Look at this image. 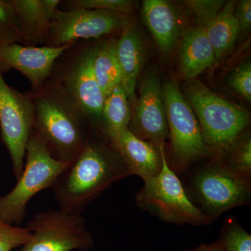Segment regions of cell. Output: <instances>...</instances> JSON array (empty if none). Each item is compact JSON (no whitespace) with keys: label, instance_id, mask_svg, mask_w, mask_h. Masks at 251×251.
Instances as JSON below:
<instances>
[{"label":"cell","instance_id":"obj_1","mask_svg":"<svg viewBox=\"0 0 251 251\" xmlns=\"http://www.w3.org/2000/svg\"><path fill=\"white\" fill-rule=\"evenodd\" d=\"M118 153L92 133L80 154L67 165L52 186L59 209L82 214L112 184L130 176Z\"/></svg>","mask_w":251,"mask_h":251},{"label":"cell","instance_id":"obj_2","mask_svg":"<svg viewBox=\"0 0 251 251\" xmlns=\"http://www.w3.org/2000/svg\"><path fill=\"white\" fill-rule=\"evenodd\" d=\"M29 94L34 106L33 128L45 140L52 157L69 164L85 148L93 127L80 108L50 82Z\"/></svg>","mask_w":251,"mask_h":251},{"label":"cell","instance_id":"obj_3","mask_svg":"<svg viewBox=\"0 0 251 251\" xmlns=\"http://www.w3.org/2000/svg\"><path fill=\"white\" fill-rule=\"evenodd\" d=\"M187 100L199 122L203 139L221 159L250 125V115L240 105L209 90L200 80L188 85Z\"/></svg>","mask_w":251,"mask_h":251},{"label":"cell","instance_id":"obj_4","mask_svg":"<svg viewBox=\"0 0 251 251\" xmlns=\"http://www.w3.org/2000/svg\"><path fill=\"white\" fill-rule=\"evenodd\" d=\"M188 175L185 191L191 202L214 222L226 211L249 205L251 180L231 171L220 159H209Z\"/></svg>","mask_w":251,"mask_h":251},{"label":"cell","instance_id":"obj_5","mask_svg":"<svg viewBox=\"0 0 251 251\" xmlns=\"http://www.w3.org/2000/svg\"><path fill=\"white\" fill-rule=\"evenodd\" d=\"M67 165L52 157L45 140L33 128L26 145L22 174L11 191L0 196V219L11 225L22 224L29 201L42 190L52 188Z\"/></svg>","mask_w":251,"mask_h":251},{"label":"cell","instance_id":"obj_6","mask_svg":"<svg viewBox=\"0 0 251 251\" xmlns=\"http://www.w3.org/2000/svg\"><path fill=\"white\" fill-rule=\"evenodd\" d=\"M163 86L171 146V158L166 161L179 176L187 173L196 162L215 158L204 143L196 114L179 86L173 81L164 82Z\"/></svg>","mask_w":251,"mask_h":251},{"label":"cell","instance_id":"obj_7","mask_svg":"<svg viewBox=\"0 0 251 251\" xmlns=\"http://www.w3.org/2000/svg\"><path fill=\"white\" fill-rule=\"evenodd\" d=\"M143 181V187L136 193L135 200V204L142 211L163 222L178 226L200 227L212 223L191 202L179 176L168 166L166 148L159 174Z\"/></svg>","mask_w":251,"mask_h":251},{"label":"cell","instance_id":"obj_8","mask_svg":"<svg viewBox=\"0 0 251 251\" xmlns=\"http://www.w3.org/2000/svg\"><path fill=\"white\" fill-rule=\"evenodd\" d=\"M31 233L21 251L91 250L94 238L82 214L59 209L36 213L26 225Z\"/></svg>","mask_w":251,"mask_h":251},{"label":"cell","instance_id":"obj_9","mask_svg":"<svg viewBox=\"0 0 251 251\" xmlns=\"http://www.w3.org/2000/svg\"><path fill=\"white\" fill-rule=\"evenodd\" d=\"M98 45L77 49L66 61L50 82L59 87L88 119L92 127L100 128L105 96L94 71Z\"/></svg>","mask_w":251,"mask_h":251},{"label":"cell","instance_id":"obj_10","mask_svg":"<svg viewBox=\"0 0 251 251\" xmlns=\"http://www.w3.org/2000/svg\"><path fill=\"white\" fill-rule=\"evenodd\" d=\"M34 122V106L29 94L8 85L0 72V131L16 179L24 168L26 145Z\"/></svg>","mask_w":251,"mask_h":251},{"label":"cell","instance_id":"obj_11","mask_svg":"<svg viewBox=\"0 0 251 251\" xmlns=\"http://www.w3.org/2000/svg\"><path fill=\"white\" fill-rule=\"evenodd\" d=\"M131 23L129 15L100 9L58 10L51 23L46 46L59 47L78 39H98L122 31Z\"/></svg>","mask_w":251,"mask_h":251},{"label":"cell","instance_id":"obj_12","mask_svg":"<svg viewBox=\"0 0 251 251\" xmlns=\"http://www.w3.org/2000/svg\"><path fill=\"white\" fill-rule=\"evenodd\" d=\"M132 106L128 128L140 139L157 147L169 138L163 86L159 74L151 70L140 82L139 95Z\"/></svg>","mask_w":251,"mask_h":251},{"label":"cell","instance_id":"obj_13","mask_svg":"<svg viewBox=\"0 0 251 251\" xmlns=\"http://www.w3.org/2000/svg\"><path fill=\"white\" fill-rule=\"evenodd\" d=\"M75 44L72 42L59 47L0 44V72L16 69L27 77L32 92H38L50 76L57 59Z\"/></svg>","mask_w":251,"mask_h":251},{"label":"cell","instance_id":"obj_14","mask_svg":"<svg viewBox=\"0 0 251 251\" xmlns=\"http://www.w3.org/2000/svg\"><path fill=\"white\" fill-rule=\"evenodd\" d=\"M106 137L125 162L130 175H137L144 180L159 174L166 146L157 147L140 139L128 128Z\"/></svg>","mask_w":251,"mask_h":251},{"label":"cell","instance_id":"obj_15","mask_svg":"<svg viewBox=\"0 0 251 251\" xmlns=\"http://www.w3.org/2000/svg\"><path fill=\"white\" fill-rule=\"evenodd\" d=\"M142 15L158 47L163 53H169L182 35V21L178 11L165 0H145Z\"/></svg>","mask_w":251,"mask_h":251},{"label":"cell","instance_id":"obj_16","mask_svg":"<svg viewBox=\"0 0 251 251\" xmlns=\"http://www.w3.org/2000/svg\"><path fill=\"white\" fill-rule=\"evenodd\" d=\"M115 48L122 73V85L126 92L132 108L137 97L135 89L143 65L145 45L139 31L131 23L122 29Z\"/></svg>","mask_w":251,"mask_h":251},{"label":"cell","instance_id":"obj_17","mask_svg":"<svg viewBox=\"0 0 251 251\" xmlns=\"http://www.w3.org/2000/svg\"><path fill=\"white\" fill-rule=\"evenodd\" d=\"M216 63L215 52L205 28L198 25L186 31L179 49V71L182 76L194 79Z\"/></svg>","mask_w":251,"mask_h":251},{"label":"cell","instance_id":"obj_18","mask_svg":"<svg viewBox=\"0 0 251 251\" xmlns=\"http://www.w3.org/2000/svg\"><path fill=\"white\" fill-rule=\"evenodd\" d=\"M21 28L25 46L47 43L51 22L43 9L41 0H10Z\"/></svg>","mask_w":251,"mask_h":251},{"label":"cell","instance_id":"obj_19","mask_svg":"<svg viewBox=\"0 0 251 251\" xmlns=\"http://www.w3.org/2000/svg\"><path fill=\"white\" fill-rule=\"evenodd\" d=\"M237 2L233 0L226 1L217 16L204 27L215 52L216 62L228 53L240 34V27L234 14Z\"/></svg>","mask_w":251,"mask_h":251},{"label":"cell","instance_id":"obj_20","mask_svg":"<svg viewBox=\"0 0 251 251\" xmlns=\"http://www.w3.org/2000/svg\"><path fill=\"white\" fill-rule=\"evenodd\" d=\"M131 112L126 92L122 85L117 86L105 96L99 128L108 136L128 128Z\"/></svg>","mask_w":251,"mask_h":251},{"label":"cell","instance_id":"obj_21","mask_svg":"<svg viewBox=\"0 0 251 251\" xmlns=\"http://www.w3.org/2000/svg\"><path fill=\"white\" fill-rule=\"evenodd\" d=\"M115 43V41H108L98 45L94 57V74L105 96L122 82V73L117 57Z\"/></svg>","mask_w":251,"mask_h":251},{"label":"cell","instance_id":"obj_22","mask_svg":"<svg viewBox=\"0 0 251 251\" xmlns=\"http://www.w3.org/2000/svg\"><path fill=\"white\" fill-rule=\"evenodd\" d=\"M220 160L236 174L251 180V138L248 130Z\"/></svg>","mask_w":251,"mask_h":251},{"label":"cell","instance_id":"obj_23","mask_svg":"<svg viewBox=\"0 0 251 251\" xmlns=\"http://www.w3.org/2000/svg\"><path fill=\"white\" fill-rule=\"evenodd\" d=\"M221 251H251V234L235 216L225 220L220 230Z\"/></svg>","mask_w":251,"mask_h":251},{"label":"cell","instance_id":"obj_24","mask_svg":"<svg viewBox=\"0 0 251 251\" xmlns=\"http://www.w3.org/2000/svg\"><path fill=\"white\" fill-rule=\"evenodd\" d=\"M11 44L25 46L24 38L10 0H0V44Z\"/></svg>","mask_w":251,"mask_h":251},{"label":"cell","instance_id":"obj_25","mask_svg":"<svg viewBox=\"0 0 251 251\" xmlns=\"http://www.w3.org/2000/svg\"><path fill=\"white\" fill-rule=\"evenodd\" d=\"M69 9H100L130 15L135 9V4L129 0H74L68 1Z\"/></svg>","mask_w":251,"mask_h":251},{"label":"cell","instance_id":"obj_26","mask_svg":"<svg viewBox=\"0 0 251 251\" xmlns=\"http://www.w3.org/2000/svg\"><path fill=\"white\" fill-rule=\"evenodd\" d=\"M31 233L26 227H15L0 219V251H11L25 245Z\"/></svg>","mask_w":251,"mask_h":251},{"label":"cell","instance_id":"obj_27","mask_svg":"<svg viewBox=\"0 0 251 251\" xmlns=\"http://www.w3.org/2000/svg\"><path fill=\"white\" fill-rule=\"evenodd\" d=\"M226 1L224 0H187L184 4L195 15L198 25L205 27L217 16Z\"/></svg>","mask_w":251,"mask_h":251},{"label":"cell","instance_id":"obj_28","mask_svg":"<svg viewBox=\"0 0 251 251\" xmlns=\"http://www.w3.org/2000/svg\"><path fill=\"white\" fill-rule=\"evenodd\" d=\"M229 84L232 89L248 101L251 100V63H242L234 69L229 77Z\"/></svg>","mask_w":251,"mask_h":251},{"label":"cell","instance_id":"obj_29","mask_svg":"<svg viewBox=\"0 0 251 251\" xmlns=\"http://www.w3.org/2000/svg\"><path fill=\"white\" fill-rule=\"evenodd\" d=\"M234 16L240 27V33L245 34L251 27V1L242 0L237 1L234 8Z\"/></svg>","mask_w":251,"mask_h":251},{"label":"cell","instance_id":"obj_30","mask_svg":"<svg viewBox=\"0 0 251 251\" xmlns=\"http://www.w3.org/2000/svg\"><path fill=\"white\" fill-rule=\"evenodd\" d=\"M41 1L46 16L52 23L56 17L61 1L59 0H41Z\"/></svg>","mask_w":251,"mask_h":251},{"label":"cell","instance_id":"obj_31","mask_svg":"<svg viewBox=\"0 0 251 251\" xmlns=\"http://www.w3.org/2000/svg\"><path fill=\"white\" fill-rule=\"evenodd\" d=\"M182 251H221V244L219 240L209 244H202L192 250Z\"/></svg>","mask_w":251,"mask_h":251}]
</instances>
